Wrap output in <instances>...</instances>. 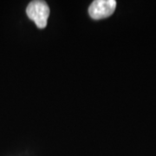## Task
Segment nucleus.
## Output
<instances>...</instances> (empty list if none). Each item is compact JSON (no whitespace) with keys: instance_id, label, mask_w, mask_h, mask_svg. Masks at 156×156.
Segmentation results:
<instances>
[{"instance_id":"nucleus-1","label":"nucleus","mask_w":156,"mask_h":156,"mask_svg":"<svg viewBox=\"0 0 156 156\" xmlns=\"http://www.w3.org/2000/svg\"><path fill=\"white\" fill-rule=\"evenodd\" d=\"M26 14L30 20L36 23L37 28L44 29L50 16V8L44 1H32L26 8Z\"/></svg>"},{"instance_id":"nucleus-2","label":"nucleus","mask_w":156,"mask_h":156,"mask_svg":"<svg viewBox=\"0 0 156 156\" xmlns=\"http://www.w3.org/2000/svg\"><path fill=\"white\" fill-rule=\"evenodd\" d=\"M116 7L115 0H95L89 7V14L95 20H99L111 16Z\"/></svg>"}]
</instances>
